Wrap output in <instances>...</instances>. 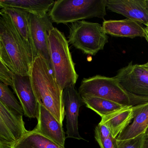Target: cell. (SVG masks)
Returning <instances> with one entry per match:
<instances>
[{"mask_svg": "<svg viewBox=\"0 0 148 148\" xmlns=\"http://www.w3.org/2000/svg\"><path fill=\"white\" fill-rule=\"evenodd\" d=\"M145 134H141L134 138L125 140L116 139L118 148H144Z\"/></svg>", "mask_w": 148, "mask_h": 148, "instance_id": "22", "label": "cell"}, {"mask_svg": "<svg viewBox=\"0 0 148 148\" xmlns=\"http://www.w3.org/2000/svg\"><path fill=\"white\" fill-rule=\"evenodd\" d=\"M12 146L0 143V148H12Z\"/></svg>", "mask_w": 148, "mask_h": 148, "instance_id": "27", "label": "cell"}, {"mask_svg": "<svg viewBox=\"0 0 148 148\" xmlns=\"http://www.w3.org/2000/svg\"><path fill=\"white\" fill-rule=\"evenodd\" d=\"M115 77L127 92L148 98V71L142 64H133L130 62L119 70Z\"/></svg>", "mask_w": 148, "mask_h": 148, "instance_id": "9", "label": "cell"}, {"mask_svg": "<svg viewBox=\"0 0 148 148\" xmlns=\"http://www.w3.org/2000/svg\"><path fill=\"white\" fill-rule=\"evenodd\" d=\"M107 8L111 12L148 27V6L146 0H108Z\"/></svg>", "mask_w": 148, "mask_h": 148, "instance_id": "11", "label": "cell"}, {"mask_svg": "<svg viewBox=\"0 0 148 148\" xmlns=\"http://www.w3.org/2000/svg\"><path fill=\"white\" fill-rule=\"evenodd\" d=\"M103 28L106 34L115 37H145V30L139 23L129 19L121 20H104Z\"/></svg>", "mask_w": 148, "mask_h": 148, "instance_id": "14", "label": "cell"}, {"mask_svg": "<svg viewBox=\"0 0 148 148\" xmlns=\"http://www.w3.org/2000/svg\"><path fill=\"white\" fill-rule=\"evenodd\" d=\"M82 98L86 107L94 111L101 117L130 107L97 97H82Z\"/></svg>", "mask_w": 148, "mask_h": 148, "instance_id": "18", "label": "cell"}, {"mask_svg": "<svg viewBox=\"0 0 148 148\" xmlns=\"http://www.w3.org/2000/svg\"><path fill=\"white\" fill-rule=\"evenodd\" d=\"M144 148H148V136H145Z\"/></svg>", "mask_w": 148, "mask_h": 148, "instance_id": "28", "label": "cell"}, {"mask_svg": "<svg viewBox=\"0 0 148 148\" xmlns=\"http://www.w3.org/2000/svg\"><path fill=\"white\" fill-rule=\"evenodd\" d=\"M51 68L58 84L63 90L75 86L78 78L72 58L69 42L64 33L54 27L49 33Z\"/></svg>", "mask_w": 148, "mask_h": 148, "instance_id": "3", "label": "cell"}, {"mask_svg": "<svg viewBox=\"0 0 148 148\" xmlns=\"http://www.w3.org/2000/svg\"><path fill=\"white\" fill-rule=\"evenodd\" d=\"M81 97L102 98L119 103L134 106L148 102V98L132 95L120 85L116 77L96 75L82 80L79 88Z\"/></svg>", "mask_w": 148, "mask_h": 148, "instance_id": "4", "label": "cell"}, {"mask_svg": "<svg viewBox=\"0 0 148 148\" xmlns=\"http://www.w3.org/2000/svg\"><path fill=\"white\" fill-rule=\"evenodd\" d=\"M38 124L34 130L65 148L66 136L62 125L43 106L38 104Z\"/></svg>", "mask_w": 148, "mask_h": 148, "instance_id": "13", "label": "cell"}, {"mask_svg": "<svg viewBox=\"0 0 148 148\" xmlns=\"http://www.w3.org/2000/svg\"><path fill=\"white\" fill-rule=\"evenodd\" d=\"M0 12L6 14L10 17L24 39L30 43L29 34L30 13L21 8L14 7L1 8Z\"/></svg>", "mask_w": 148, "mask_h": 148, "instance_id": "20", "label": "cell"}, {"mask_svg": "<svg viewBox=\"0 0 148 148\" xmlns=\"http://www.w3.org/2000/svg\"><path fill=\"white\" fill-rule=\"evenodd\" d=\"M54 28L48 14L37 15L30 13L29 40L33 60L38 56L45 58L51 67L49 34Z\"/></svg>", "mask_w": 148, "mask_h": 148, "instance_id": "7", "label": "cell"}, {"mask_svg": "<svg viewBox=\"0 0 148 148\" xmlns=\"http://www.w3.org/2000/svg\"><path fill=\"white\" fill-rule=\"evenodd\" d=\"M68 42L86 54L94 56L103 49L108 37L100 24L81 21L72 23Z\"/></svg>", "mask_w": 148, "mask_h": 148, "instance_id": "6", "label": "cell"}, {"mask_svg": "<svg viewBox=\"0 0 148 148\" xmlns=\"http://www.w3.org/2000/svg\"><path fill=\"white\" fill-rule=\"evenodd\" d=\"M0 103L21 115L24 114L21 105L19 103L8 86L1 82H0Z\"/></svg>", "mask_w": 148, "mask_h": 148, "instance_id": "21", "label": "cell"}, {"mask_svg": "<svg viewBox=\"0 0 148 148\" xmlns=\"http://www.w3.org/2000/svg\"><path fill=\"white\" fill-rule=\"evenodd\" d=\"M14 73L4 64L0 61V80L1 82L7 86L12 87Z\"/></svg>", "mask_w": 148, "mask_h": 148, "instance_id": "23", "label": "cell"}, {"mask_svg": "<svg viewBox=\"0 0 148 148\" xmlns=\"http://www.w3.org/2000/svg\"><path fill=\"white\" fill-rule=\"evenodd\" d=\"M146 1H147V5H148V0H146Z\"/></svg>", "mask_w": 148, "mask_h": 148, "instance_id": "30", "label": "cell"}, {"mask_svg": "<svg viewBox=\"0 0 148 148\" xmlns=\"http://www.w3.org/2000/svg\"><path fill=\"white\" fill-rule=\"evenodd\" d=\"M0 61L14 74L30 76L33 62L31 44L6 14L0 12Z\"/></svg>", "mask_w": 148, "mask_h": 148, "instance_id": "1", "label": "cell"}, {"mask_svg": "<svg viewBox=\"0 0 148 148\" xmlns=\"http://www.w3.org/2000/svg\"><path fill=\"white\" fill-rule=\"evenodd\" d=\"M145 39L147 40V42L148 43V27H146L145 28ZM144 68H145V69H147L148 71V62H147L146 64H142Z\"/></svg>", "mask_w": 148, "mask_h": 148, "instance_id": "26", "label": "cell"}, {"mask_svg": "<svg viewBox=\"0 0 148 148\" xmlns=\"http://www.w3.org/2000/svg\"><path fill=\"white\" fill-rule=\"evenodd\" d=\"M12 148H65L33 130L29 131Z\"/></svg>", "mask_w": 148, "mask_h": 148, "instance_id": "19", "label": "cell"}, {"mask_svg": "<svg viewBox=\"0 0 148 148\" xmlns=\"http://www.w3.org/2000/svg\"><path fill=\"white\" fill-rule=\"evenodd\" d=\"M100 148H118L116 143V138L111 137L107 139L97 141Z\"/></svg>", "mask_w": 148, "mask_h": 148, "instance_id": "25", "label": "cell"}, {"mask_svg": "<svg viewBox=\"0 0 148 148\" xmlns=\"http://www.w3.org/2000/svg\"><path fill=\"white\" fill-rule=\"evenodd\" d=\"M12 87L23 108L24 115L30 118L37 117L38 103L35 97L30 76L14 74Z\"/></svg>", "mask_w": 148, "mask_h": 148, "instance_id": "12", "label": "cell"}, {"mask_svg": "<svg viewBox=\"0 0 148 148\" xmlns=\"http://www.w3.org/2000/svg\"><path fill=\"white\" fill-rule=\"evenodd\" d=\"M65 114L66 119L67 137L83 139L79 135L78 125V118L79 108L84 103L79 92L75 86H67L63 91Z\"/></svg>", "mask_w": 148, "mask_h": 148, "instance_id": "10", "label": "cell"}, {"mask_svg": "<svg viewBox=\"0 0 148 148\" xmlns=\"http://www.w3.org/2000/svg\"><path fill=\"white\" fill-rule=\"evenodd\" d=\"M145 136H148V128L147 129V131H146V132H145Z\"/></svg>", "mask_w": 148, "mask_h": 148, "instance_id": "29", "label": "cell"}, {"mask_svg": "<svg viewBox=\"0 0 148 148\" xmlns=\"http://www.w3.org/2000/svg\"><path fill=\"white\" fill-rule=\"evenodd\" d=\"M95 139L97 142L112 137L110 131L107 126L99 123L95 128Z\"/></svg>", "mask_w": 148, "mask_h": 148, "instance_id": "24", "label": "cell"}, {"mask_svg": "<svg viewBox=\"0 0 148 148\" xmlns=\"http://www.w3.org/2000/svg\"><path fill=\"white\" fill-rule=\"evenodd\" d=\"M23 116L0 103V143L13 146L28 133Z\"/></svg>", "mask_w": 148, "mask_h": 148, "instance_id": "8", "label": "cell"}, {"mask_svg": "<svg viewBox=\"0 0 148 148\" xmlns=\"http://www.w3.org/2000/svg\"><path fill=\"white\" fill-rule=\"evenodd\" d=\"M54 2L53 0H0V7L1 8H17L29 13L40 15L49 12Z\"/></svg>", "mask_w": 148, "mask_h": 148, "instance_id": "17", "label": "cell"}, {"mask_svg": "<svg viewBox=\"0 0 148 148\" xmlns=\"http://www.w3.org/2000/svg\"><path fill=\"white\" fill-rule=\"evenodd\" d=\"M134 117L133 106H130L101 117L99 123L107 126L112 137L116 138L130 125Z\"/></svg>", "mask_w": 148, "mask_h": 148, "instance_id": "16", "label": "cell"}, {"mask_svg": "<svg viewBox=\"0 0 148 148\" xmlns=\"http://www.w3.org/2000/svg\"><path fill=\"white\" fill-rule=\"evenodd\" d=\"M30 77L38 104L46 108L63 125L65 115L64 90L57 83L50 65L43 57L34 59Z\"/></svg>", "mask_w": 148, "mask_h": 148, "instance_id": "2", "label": "cell"}, {"mask_svg": "<svg viewBox=\"0 0 148 148\" xmlns=\"http://www.w3.org/2000/svg\"><path fill=\"white\" fill-rule=\"evenodd\" d=\"M133 108V121L117 137V140H127L145 134L148 128V102L135 106Z\"/></svg>", "mask_w": 148, "mask_h": 148, "instance_id": "15", "label": "cell"}, {"mask_svg": "<svg viewBox=\"0 0 148 148\" xmlns=\"http://www.w3.org/2000/svg\"><path fill=\"white\" fill-rule=\"evenodd\" d=\"M108 0H58L48 12L57 24L77 22L86 19L103 18Z\"/></svg>", "mask_w": 148, "mask_h": 148, "instance_id": "5", "label": "cell"}]
</instances>
